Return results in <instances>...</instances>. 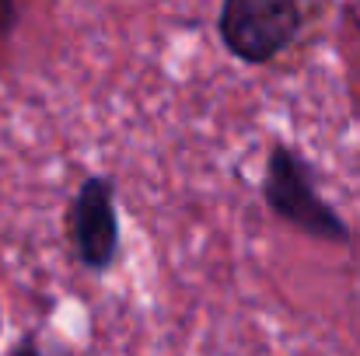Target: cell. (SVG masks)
Returning <instances> with one entry per match:
<instances>
[{
  "mask_svg": "<svg viewBox=\"0 0 360 356\" xmlns=\"http://www.w3.org/2000/svg\"><path fill=\"white\" fill-rule=\"evenodd\" d=\"M262 199L280 220H287L301 235L329 241V244H347L350 241L347 220L319 192L308 161L287 143L269 147L266 175H262Z\"/></svg>",
  "mask_w": 360,
  "mask_h": 356,
  "instance_id": "6da1fadb",
  "label": "cell"
},
{
  "mask_svg": "<svg viewBox=\"0 0 360 356\" xmlns=\"http://www.w3.org/2000/svg\"><path fill=\"white\" fill-rule=\"evenodd\" d=\"M304 11L290 0H228L217 14V35L241 63H269L301 32Z\"/></svg>",
  "mask_w": 360,
  "mask_h": 356,
  "instance_id": "7a4b0ae2",
  "label": "cell"
},
{
  "mask_svg": "<svg viewBox=\"0 0 360 356\" xmlns=\"http://www.w3.org/2000/svg\"><path fill=\"white\" fill-rule=\"evenodd\" d=\"M70 237L77 258L91 272H109L120 255V217L116 192L105 175H88L70 206Z\"/></svg>",
  "mask_w": 360,
  "mask_h": 356,
  "instance_id": "3957f363",
  "label": "cell"
},
{
  "mask_svg": "<svg viewBox=\"0 0 360 356\" xmlns=\"http://www.w3.org/2000/svg\"><path fill=\"white\" fill-rule=\"evenodd\" d=\"M7 356H49V353H42V346H39L35 336H25V339H21Z\"/></svg>",
  "mask_w": 360,
  "mask_h": 356,
  "instance_id": "277c9868",
  "label": "cell"
},
{
  "mask_svg": "<svg viewBox=\"0 0 360 356\" xmlns=\"http://www.w3.org/2000/svg\"><path fill=\"white\" fill-rule=\"evenodd\" d=\"M0 329H4V315H0Z\"/></svg>",
  "mask_w": 360,
  "mask_h": 356,
  "instance_id": "5b68a950",
  "label": "cell"
}]
</instances>
